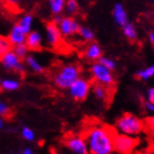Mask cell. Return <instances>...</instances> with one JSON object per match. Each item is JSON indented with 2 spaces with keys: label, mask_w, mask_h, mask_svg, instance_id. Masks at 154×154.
<instances>
[{
  "label": "cell",
  "mask_w": 154,
  "mask_h": 154,
  "mask_svg": "<svg viewBox=\"0 0 154 154\" xmlns=\"http://www.w3.org/2000/svg\"><path fill=\"white\" fill-rule=\"evenodd\" d=\"M77 34H79V36L82 38V40L85 41V42H91V41L95 40V32L90 29L89 26H80Z\"/></svg>",
  "instance_id": "21"
},
{
  "label": "cell",
  "mask_w": 154,
  "mask_h": 154,
  "mask_svg": "<svg viewBox=\"0 0 154 154\" xmlns=\"http://www.w3.org/2000/svg\"><path fill=\"white\" fill-rule=\"evenodd\" d=\"M12 51L14 52V54H16L18 57L21 58V60H24V57L29 54V48H28V46H26L24 43H23V44H19V45H14L12 48Z\"/></svg>",
  "instance_id": "24"
},
{
  "label": "cell",
  "mask_w": 154,
  "mask_h": 154,
  "mask_svg": "<svg viewBox=\"0 0 154 154\" xmlns=\"http://www.w3.org/2000/svg\"><path fill=\"white\" fill-rule=\"evenodd\" d=\"M144 108H145V110H146L148 112L153 113V115H154V103H150V101H146V103H144Z\"/></svg>",
  "instance_id": "31"
},
{
  "label": "cell",
  "mask_w": 154,
  "mask_h": 154,
  "mask_svg": "<svg viewBox=\"0 0 154 154\" xmlns=\"http://www.w3.org/2000/svg\"><path fill=\"white\" fill-rule=\"evenodd\" d=\"M3 125H5V122H3V119L0 118V130L3 128Z\"/></svg>",
  "instance_id": "36"
},
{
  "label": "cell",
  "mask_w": 154,
  "mask_h": 154,
  "mask_svg": "<svg viewBox=\"0 0 154 154\" xmlns=\"http://www.w3.org/2000/svg\"><path fill=\"white\" fill-rule=\"evenodd\" d=\"M121 28H122L123 35L128 38L129 41H132V42L137 41V38H138V31H137V28H135V26L133 23L127 22Z\"/></svg>",
  "instance_id": "17"
},
{
  "label": "cell",
  "mask_w": 154,
  "mask_h": 154,
  "mask_svg": "<svg viewBox=\"0 0 154 154\" xmlns=\"http://www.w3.org/2000/svg\"><path fill=\"white\" fill-rule=\"evenodd\" d=\"M10 115V108L5 101H0V116L7 117Z\"/></svg>",
  "instance_id": "29"
},
{
  "label": "cell",
  "mask_w": 154,
  "mask_h": 154,
  "mask_svg": "<svg viewBox=\"0 0 154 154\" xmlns=\"http://www.w3.org/2000/svg\"><path fill=\"white\" fill-rule=\"evenodd\" d=\"M144 125L146 127V129L149 130V132H150L151 134L154 135V115L151 116V117H149V118L145 120Z\"/></svg>",
  "instance_id": "28"
},
{
  "label": "cell",
  "mask_w": 154,
  "mask_h": 154,
  "mask_svg": "<svg viewBox=\"0 0 154 154\" xmlns=\"http://www.w3.org/2000/svg\"><path fill=\"white\" fill-rule=\"evenodd\" d=\"M61 19H62V16L61 14H55L54 16V18H53V22L55 23V24H57L60 21H61Z\"/></svg>",
  "instance_id": "32"
},
{
  "label": "cell",
  "mask_w": 154,
  "mask_h": 154,
  "mask_svg": "<svg viewBox=\"0 0 154 154\" xmlns=\"http://www.w3.org/2000/svg\"><path fill=\"white\" fill-rule=\"evenodd\" d=\"M98 62H99L100 64H103L105 67H107L108 69H110V71H115L116 67H117V63H116L115 60H112V58L110 57H107V56H101V57L98 60Z\"/></svg>",
  "instance_id": "26"
},
{
  "label": "cell",
  "mask_w": 154,
  "mask_h": 154,
  "mask_svg": "<svg viewBox=\"0 0 154 154\" xmlns=\"http://www.w3.org/2000/svg\"><path fill=\"white\" fill-rule=\"evenodd\" d=\"M113 133L109 128L95 125L87 131L85 140L88 148V154H112Z\"/></svg>",
  "instance_id": "1"
},
{
  "label": "cell",
  "mask_w": 154,
  "mask_h": 154,
  "mask_svg": "<svg viewBox=\"0 0 154 154\" xmlns=\"http://www.w3.org/2000/svg\"><path fill=\"white\" fill-rule=\"evenodd\" d=\"M11 43L8 40L7 36L0 35V57L2 56L3 54H6L7 52H9L11 50Z\"/></svg>",
  "instance_id": "25"
},
{
  "label": "cell",
  "mask_w": 154,
  "mask_h": 154,
  "mask_svg": "<svg viewBox=\"0 0 154 154\" xmlns=\"http://www.w3.org/2000/svg\"><path fill=\"white\" fill-rule=\"evenodd\" d=\"M149 41H150V43L154 46V31L149 33Z\"/></svg>",
  "instance_id": "33"
},
{
  "label": "cell",
  "mask_w": 154,
  "mask_h": 154,
  "mask_svg": "<svg viewBox=\"0 0 154 154\" xmlns=\"http://www.w3.org/2000/svg\"><path fill=\"white\" fill-rule=\"evenodd\" d=\"M6 1L11 6H17V5H19L21 0H6Z\"/></svg>",
  "instance_id": "34"
},
{
  "label": "cell",
  "mask_w": 154,
  "mask_h": 154,
  "mask_svg": "<svg viewBox=\"0 0 154 154\" xmlns=\"http://www.w3.org/2000/svg\"><path fill=\"white\" fill-rule=\"evenodd\" d=\"M153 23H154V20H153Z\"/></svg>",
  "instance_id": "39"
},
{
  "label": "cell",
  "mask_w": 154,
  "mask_h": 154,
  "mask_svg": "<svg viewBox=\"0 0 154 154\" xmlns=\"http://www.w3.org/2000/svg\"><path fill=\"white\" fill-rule=\"evenodd\" d=\"M80 76V68L76 64L63 65L53 77L55 86L60 89H67L72 83Z\"/></svg>",
  "instance_id": "3"
},
{
  "label": "cell",
  "mask_w": 154,
  "mask_h": 154,
  "mask_svg": "<svg viewBox=\"0 0 154 154\" xmlns=\"http://www.w3.org/2000/svg\"><path fill=\"white\" fill-rule=\"evenodd\" d=\"M24 64H26V67L29 68V69H31L33 73L40 74V73H43V72H44V66H43V64L38 61L35 56H33V55H29V54L26 55V57H24Z\"/></svg>",
  "instance_id": "16"
},
{
  "label": "cell",
  "mask_w": 154,
  "mask_h": 154,
  "mask_svg": "<svg viewBox=\"0 0 154 154\" xmlns=\"http://www.w3.org/2000/svg\"><path fill=\"white\" fill-rule=\"evenodd\" d=\"M146 100L150 101V103H154V87L149 88L148 91H146Z\"/></svg>",
  "instance_id": "30"
},
{
  "label": "cell",
  "mask_w": 154,
  "mask_h": 154,
  "mask_svg": "<svg viewBox=\"0 0 154 154\" xmlns=\"http://www.w3.org/2000/svg\"><path fill=\"white\" fill-rule=\"evenodd\" d=\"M21 135H22V138L24 140L30 142L34 141V139H35V133L29 127H22V129H21Z\"/></svg>",
  "instance_id": "27"
},
{
  "label": "cell",
  "mask_w": 154,
  "mask_h": 154,
  "mask_svg": "<svg viewBox=\"0 0 154 154\" xmlns=\"http://www.w3.org/2000/svg\"><path fill=\"white\" fill-rule=\"evenodd\" d=\"M137 76L141 80H149L154 76V65H150L143 69H139L137 72Z\"/></svg>",
  "instance_id": "23"
},
{
  "label": "cell",
  "mask_w": 154,
  "mask_h": 154,
  "mask_svg": "<svg viewBox=\"0 0 154 154\" xmlns=\"http://www.w3.org/2000/svg\"><path fill=\"white\" fill-rule=\"evenodd\" d=\"M42 43H43V35L40 31H30L26 34V42L24 44L28 46L29 51H38L42 48Z\"/></svg>",
  "instance_id": "11"
},
{
  "label": "cell",
  "mask_w": 154,
  "mask_h": 154,
  "mask_svg": "<svg viewBox=\"0 0 154 154\" xmlns=\"http://www.w3.org/2000/svg\"><path fill=\"white\" fill-rule=\"evenodd\" d=\"M66 148L74 154H88V148L85 138L80 135H73L66 139Z\"/></svg>",
  "instance_id": "10"
},
{
  "label": "cell",
  "mask_w": 154,
  "mask_h": 154,
  "mask_svg": "<svg viewBox=\"0 0 154 154\" xmlns=\"http://www.w3.org/2000/svg\"><path fill=\"white\" fill-rule=\"evenodd\" d=\"M1 80L2 79H1V77H0V90H1Z\"/></svg>",
  "instance_id": "37"
},
{
  "label": "cell",
  "mask_w": 154,
  "mask_h": 154,
  "mask_svg": "<svg viewBox=\"0 0 154 154\" xmlns=\"http://www.w3.org/2000/svg\"><path fill=\"white\" fill-rule=\"evenodd\" d=\"M66 0H48V9L52 14H61L64 11Z\"/></svg>",
  "instance_id": "20"
},
{
  "label": "cell",
  "mask_w": 154,
  "mask_h": 154,
  "mask_svg": "<svg viewBox=\"0 0 154 154\" xmlns=\"http://www.w3.org/2000/svg\"><path fill=\"white\" fill-rule=\"evenodd\" d=\"M64 10L68 16H74L79 11V3L77 0H66L65 1Z\"/></svg>",
  "instance_id": "22"
},
{
  "label": "cell",
  "mask_w": 154,
  "mask_h": 154,
  "mask_svg": "<svg viewBox=\"0 0 154 154\" xmlns=\"http://www.w3.org/2000/svg\"><path fill=\"white\" fill-rule=\"evenodd\" d=\"M152 1H153V3H154V0H152Z\"/></svg>",
  "instance_id": "38"
},
{
  "label": "cell",
  "mask_w": 154,
  "mask_h": 154,
  "mask_svg": "<svg viewBox=\"0 0 154 154\" xmlns=\"http://www.w3.org/2000/svg\"><path fill=\"white\" fill-rule=\"evenodd\" d=\"M22 154H34V152H33L30 148H26V149H24V150H23Z\"/></svg>",
  "instance_id": "35"
},
{
  "label": "cell",
  "mask_w": 154,
  "mask_h": 154,
  "mask_svg": "<svg viewBox=\"0 0 154 154\" xmlns=\"http://www.w3.org/2000/svg\"><path fill=\"white\" fill-rule=\"evenodd\" d=\"M33 23H34V17L31 13H24L19 18L18 22H17V26H19L23 32L28 34L30 31H32Z\"/></svg>",
  "instance_id": "15"
},
{
  "label": "cell",
  "mask_w": 154,
  "mask_h": 154,
  "mask_svg": "<svg viewBox=\"0 0 154 154\" xmlns=\"http://www.w3.org/2000/svg\"><path fill=\"white\" fill-rule=\"evenodd\" d=\"M0 64L6 71L16 72L18 74H21L26 71V64L20 57H18L12 50L7 52L0 57Z\"/></svg>",
  "instance_id": "7"
},
{
  "label": "cell",
  "mask_w": 154,
  "mask_h": 154,
  "mask_svg": "<svg viewBox=\"0 0 154 154\" xmlns=\"http://www.w3.org/2000/svg\"><path fill=\"white\" fill-rule=\"evenodd\" d=\"M45 41L48 43V46L51 48H57L62 42V34L58 30L57 24L54 22H48L45 26Z\"/></svg>",
  "instance_id": "9"
},
{
  "label": "cell",
  "mask_w": 154,
  "mask_h": 154,
  "mask_svg": "<svg viewBox=\"0 0 154 154\" xmlns=\"http://www.w3.org/2000/svg\"><path fill=\"white\" fill-rule=\"evenodd\" d=\"M91 91H93L94 96L99 100H106L109 96V91H108V87L103 86L101 84H95L91 86Z\"/></svg>",
  "instance_id": "18"
},
{
  "label": "cell",
  "mask_w": 154,
  "mask_h": 154,
  "mask_svg": "<svg viewBox=\"0 0 154 154\" xmlns=\"http://www.w3.org/2000/svg\"><path fill=\"white\" fill-rule=\"evenodd\" d=\"M112 18L119 26H123L125 23L129 22L128 12L121 2L115 3V6L112 8Z\"/></svg>",
  "instance_id": "12"
},
{
  "label": "cell",
  "mask_w": 154,
  "mask_h": 154,
  "mask_svg": "<svg viewBox=\"0 0 154 154\" xmlns=\"http://www.w3.org/2000/svg\"><path fill=\"white\" fill-rule=\"evenodd\" d=\"M67 89L73 99L77 100V101H83L89 95L90 89H91V84L87 78L79 76L76 80L72 83V85Z\"/></svg>",
  "instance_id": "5"
},
{
  "label": "cell",
  "mask_w": 154,
  "mask_h": 154,
  "mask_svg": "<svg viewBox=\"0 0 154 154\" xmlns=\"http://www.w3.org/2000/svg\"><path fill=\"white\" fill-rule=\"evenodd\" d=\"M84 56L86 60L90 62H97L101 56H103V48L97 42H89V44L87 45L85 51H84Z\"/></svg>",
  "instance_id": "13"
},
{
  "label": "cell",
  "mask_w": 154,
  "mask_h": 154,
  "mask_svg": "<svg viewBox=\"0 0 154 154\" xmlns=\"http://www.w3.org/2000/svg\"><path fill=\"white\" fill-rule=\"evenodd\" d=\"M57 26L62 36L69 38V36H73L78 33L80 24L74 17L66 16V17H62L61 21L57 23Z\"/></svg>",
  "instance_id": "8"
},
{
  "label": "cell",
  "mask_w": 154,
  "mask_h": 154,
  "mask_svg": "<svg viewBox=\"0 0 154 154\" xmlns=\"http://www.w3.org/2000/svg\"><path fill=\"white\" fill-rule=\"evenodd\" d=\"M7 38H8V40L10 41L11 45L14 46V45L23 44V43L26 42V33H24L19 26H17V24H14V26L10 29L9 35L7 36Z\"/></svg>",
  "instance_id": "14"
},
{
  "label": "cell",
  "mask_w": 154,
  "mask_h": 154,
  "mask_svg": "<svg viewBox=\"0 0 154 154\" xmlns=\"http://www.w3.org/2000/svg\"><path fill=\"white\" fill-rule=\"evenodd\" d=\"M137 144L138 140L132 135L119 133L113 137V150L119 154H130Z\"/></svg>",
  "instance_id": "6"
},
{
  "label": "cell",
  "mask_w": 154,
  "mask_h": 154,
  "mask_svg": "<svg viewBox=\"0 0 154 154\" xmlns=\"http://www.w3.org/2000/svg\"><path fill=\"white\" fill-rule=\"evenodd\" d=\"M90 75L97 84H101L106 87H111L115 84V76L112 71L105 67L99 62H94L90 66Z\"/></svg>",
  "instance_id": "4"
},
{
  "label": "cell",
  "mask_w": 154,
  "mask_h": 154,
  "mask_svg": "<svg viewBox=\"0 0 154 154\" xmlns=\"http://www.w3.org/2000/svg\"><path fill=\"white\" fill-rule=\"evenodd\" d=\"M20 88V82L16 78H5L1 80V89L6 91H14Z\"/></svg>",
  "instance_id": "19"
},
{
  "label": "cell",
  "mask_w": 154,
  "mask_h": 154,
  "mask_svg": "<svg viewBox=\"0 0 154 154\" xmlns=\"http://www.w3.org/2000/svg\"><path fill=\"white\" fill-rule=\"evenodd\" d=\"M116 129L119 131V133L128 135H138L141 133L144 129V122L137 116L131 113H125L116 122Z\"/></svg>",
  "instance_id": "2"
}]
</instances>
